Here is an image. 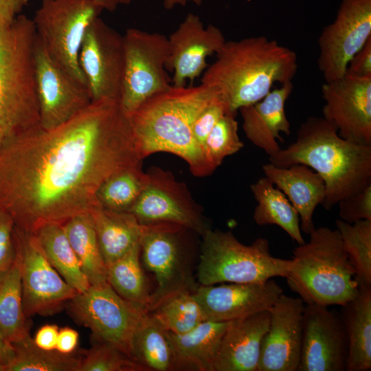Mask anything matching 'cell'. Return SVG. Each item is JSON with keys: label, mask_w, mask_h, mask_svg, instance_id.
Listing matches in <instances>:
<instances>
[{"label": "cell", "mask_w": 371, "mask_h": 371, "mask_svg": "<svg viewBox=\"0 0 371 371\" xmlns=\"http://www.w3.org/2000/svg\"><path fill=\"white\" fill-rule=\"evenodd\" d=\"M348 341L346 371L371 369V286H359L355 297L341 306Z\"/></svg>", "instance_id": "cell-25"}, {"label": "cell", "mask_w": 371, "mask_h": 371, "mask_svg": "<svg viewBox=\"0 0 371 371\" xmlns=\"http://www.w3.org/2000/svg\"><path fill=\"white\" fill-rule=\"evenodd\" d=\"M140 243L106 267L109 284L122 298L148 313L150 294L141 263Z\"/></svg>", "instance_id": "cell-33"}, {"label": "cell", "mask_w": 371, "mask_h": 371, "mask_svg": "<svg viewBox=\"0 0 371 371\" xmlns=\"http://www.w3.org/2000/svg\"><path fill=\"white\" fill-rule=\"evenodd\" d=\"M269 160L282 168L304 164L317 172L325 184L322 205L327 210L371 183V146L342 138L323 117L307 118L293 142Z\"/></svg>", "instance_id": "cell-4"}, {"label": "cell", "mask_w": 371, "mask_h": 371, "mask_svg": "<svg viewBox=\"0 0 371 371\" xmlns=\"http://www.w3.org/2000/svg\"><path fill=\"white\" fill-rule=\"evenodd\" d=\"M79 339L78 333L70 328L59 329L56 350L63 354H71L76 350Z\"/></svg>", "instance_id": "cell-45"}, {"label": "cell", "mask_w": 371, "mask_h": 371, "mask_svg": "<svg viewBox=\"0 0 371 371\" xmlns=\"http://www.w3.org/2000/svg\"><path fill=\"white\" fill-rule=\"evenodd\" d=\"M79 65L92 100H120L123 84V35L100 16L88 27L82 40Z\"/></svg>", "instance_id": "cell-16"}, {"label": "cell", "mask_w": 371, "mask_h": 371, "mask_svg": "<svg viewBox=\"0 0 371 371\" xmlns=\"http://www.w3.org/2000/svg\"><path fill=\"white\" fill-rule=\"evenodd\" d=\"M201 83L210 87L232 113L262 100L276 83L292 81L297 56L292 49L265 36L226 41Z\"/></svg>", "instance_id": "cell-2"}, {"label": "cell", "mask_w": 371, "mask_h": 371, "mask_svg": "<svg viewBox=\"0 0 371 371\" xmlns=\"http://www.w3.org/2000/svg\"><path fill=\"white\" fill-rule=\"evenodd\" d=\"M304 306L299 297L283 293L269 308L257 371H298Z\"/></svg>", "instance_id": "cell-19"}, {"label": "cell", "mask_w": 371, "mask_h": 371, "mask_svg": "<svg viewBox=\"0 0 371 371\" xmlns=\"http://www.w3.org/2000/svg\"><path fill=\"white\" fill-rule=\"evenodd\" d=\"M325 104L323 117L340 137L371 146V76L346 71L340 78L322 86Z\"/></svg>", "instance_id": "cell-17"}, {"label": "cell", "mask_w": 371, "mask_h": 371, "mask_svg": "<svg viewBox=\"0 0 371 371\" xmlns=\"http://www.w3.org/2000/svg\"><path fill=\"white\" fill-rule=\"evenodd\" d=\"M227 113L231 112L226 103L218 95L196 116L192 126V134L196 144L202 151L207 135L218 121Z\"/></svg>", "instance_id": "cell-41"}, {"label": "cell", "mask_w": 371, "mask_h": 371, "mask_svg": "<svg viewBox=\"0 0 371 371\" xmlns=\"http://www.w3.org/2000/svg\"><path fill=\"white\" fill-rule=\"evenodd\" d=\"M218 94L203 83L175 87L146 100L129 115L139 157L168 153L183 159L196 177L212 174L192 134L199 113Z\"/></svg>", "instance_id": "cell-3"}, {"label": "cell", "mask_w": 371, "mask_h": 371, "mask_svg": "<svg viewBox=\"0 0 371 371\" xmlns=\"http://www.w3.org/2000/svg\"><path fill=\"white\" fill-rule=\"evenodd\" d=\"M59 328L56 324H46L41 326L33 338L34 344L45 350H55Z\"/></svg>", "instance_id": "cell-44"}, {"label": "cell", "mask_w": 371, "mask_h": 371, "mask_svg": "<svg viewBox=\"0 0 371 371\" xmlns=\"http://www.w3.org/2000/svg\"><path fill=\"white\" fill-rule=\"evenodd\" d=\"M29 1V0H28ZM103 10L113 12L119 6L129 4L132 0H94Z\"/></svg>", "instance_id": "cell-48"}, {"label": "cell", "mask_w": 371, "mask_h": 371, "mask_svg": "<svg viewBox=\"0 0 371 371\" xmlns=\"http://www.w3.org/2000/svg\"><path fill=\"white\" fill-rule=\"evenodd\" d=\"M140 164L120 100H92L67 122L19 139L0 153V206L15 226L32 234L90 213L107 179Z\"/></svg>", "instance_id": "cell-1"}, {"label": "cell", "mask_w": 371, "mask_h": 371, "mask_svg": "<svg viewBox=\"0 0 371 371\" xmlns=\"http://www.w3.org/2000/svg\"><path fill=\"white\" fill-rule=\"evenodd\" d=\"M14 227L12 216L0 206V273L10 268L15 260Z\"/></svg>", "instance_id": "cell-42"}, {"label": "cell", "mask_w": 371, "mask_h": 371, "mask_svg": "<svg viewBox=\"0 0 371 371\" xmlns=\"http://www.w3.org/2000/svg\"><path fill=\"white\" fill-rule=\"evenodd\" d=\"M63 226L90 284L108 282L106 266L100 251L91 214L75 216L63 223Z\"/></svg>", "instance_id": "cell-31"}, {"label": "cell", "mask_w": 371, "mask_h": 371, "mask_svg": "<svg viewBox=\"0 0 371 371\" xmlns=\"http://www.w3.org/2000/svg\"><path fill=\"white\" fill-rule=\"evenodd\" d=\"M22 294L21 273L18 262L0 273V333L9 344L29 335Z\"/></svg>", "instance_id": "cell-32"}, {"label": "cell", "mask_w": 371, "mask_h": 371, "mask_svg": "<svg viewBox=\"0 0 371 371\" xmlns=\"http://www.w3.org/2000/svg\"><path fill=\"white\" fill-rule=\"evenodd\" d=\"M229 322L203 321L180 335L167 331L179 369L212 371L214 360Z\"/></svg>", "instance_id": "cell-27"}, {"label": "cell", "mask_w": 371, "mask_h": 371, "mask_svg": "<svg viewBox=\"0 0 371 371\" xmlns=\"http://www.w3.org/2000/svg\"><path fill=\"white\" fill-rule=\"evenodd\" d=\"M69 302L74 317L89 328L98 342L132 358L134 335L147 312L120 296L108 282L91 285Z\"/></svg>", "instance_id": "cell-10"}, {"label": "cell", "mask_w": 371, "mask_h": 371, "mask_svg": "<svg viewBox=\"0 0 371 371\" xmlns=\"http://www.w3.org/2000/svg\"><path fill=\"white\" fill-rule=\"evenodd\" d=\"M335 225L355 269L358 285L371 286V220L350 223L339 218Z\"/></svg>", "instance_id": "cell-36"}, {"label": "cell", "mask_w": 371, "mask_h": 371, "mask_svg": "<svg viewBox=\"0 0 371 371\" xmlns=\"http://www.w3.org/2000/svg\"><path fill=\"white\" fill-rule=\"evenodd\" d=\"M269 322V310L229 322L212 371H257Z\"/></svg>", "instance_id": "cell-22"}, {"label": "cell", "mask_w": 371, "mask_h": 371, "mask_svg": "<svg viewBox=\"0 0 371 371\" xmlns=\"http://www.w3.org/2000/svg\"><path fill=\"white\" fill-rule=\"evenodd\" d=\"M250 189L257 201L253 214L256 223L278 225L297 245L304 244L299 214L285 194L265 176L251 184Z\"/></svg>", "instance_id": "cell-28"}, {"label": "cell", "mask_w": 371, "mask_h": 371, "mask_svg": "<svg viewBox=\"0 0 371 371\" xmlns=\"http://www.w3.org/2000/svg\"><path fill=\"white\" fill-rule=\"evenodd\" d=\"M162 1L165 8L170 10L178 5H186L188 3L199 5L203 0H162Z\"/></svg>", "instance_id": "cell-49"}, {"label": "cell", "mask_w": 371, "mask_h": 371, "mask_svg": "<svg viewBox=\"0 0 371 371\" xmlns=\"http://www.w3.org/2000/svg\"><path fill=\"white\" fill-rule=\"evenodd\" d=\"M90 214L106 267L139 243L146 227L129 212L106 209L100 204Z\"/></svg>", "instance_id": "cell-26"}, {"label": "cell", "mask_w": 371, "mask_h": 371, "mask_svg": "<svg viewBox=\"0 0 371 371\" xmlns=\"http://www.w3.org/2000/svg\"><path fill=\"white\" fill-rule=\"evenodd\" d=\"M36 34L19 14L0 24V153L41 128L34 70Z\"/></svg>", "instance_id": "cell-5"}, {"label": "cell", "mask_w": 371, "mask_h": 371, "mask_svg": "<svg viewBox=\"0 0 371 371\" xmlns=\"http://www.w3.org/2000/svg\"><path fill=\"white\" fill-rule=\"evenodd\" d=\"M337 205L340 219L346 222L371 220V183L341 199Z\"/></svg>", "instance_id": "cell-40"}, {"label": "cell", "mask_w": 371, "mask_h": 371, "mask_svg": "<svg viewBox=\"0 0 371 371\" xmlns=\"http://www.w3.org/2000/svg\"><path fill=\"white\" fill-rule=\"evenodd\" d=\"M181 229L171 224L146 225L140 239L143 262L155 275L157 284L150 294L148 313L176 294L196 289L177 236Z\"/></svg>", "instance_id": "cell-13"}, {"label": "cell", "mask_w": 371, "mask_h": 371, "mask_svg": "<svg viewBox=\"0 0 371 371\" xmlns=\"http://www.w3.org/2000/svg\"><path fill=\"white\" fill-rule=\"evenodd\" d=\"M43 254L62 278L78 293L91 286L64 231L63 224H45L32 233Z\"/></svg>", "instance_id": "cell-29"}, {"label": "cell", "mask_w": 371, "mask_h": 371, "mask_svg": "<svg viewBox=\"0 0 371 371\" xmlns=\"http://www.w3.org/2000/svg\"><path fill=\"white\" fill-rule=\"evenodd\" d=\"M142 165L122 170L102 185L97 198L103 207L119 212H128L132 207L148 181Z\"/></svg>", "instance_id": "cell-35"}, {"label": "cell", "mask_w": 371, "mask_h": 371, "mask_svg": "<svg viewBox=\"0 0 371 371\" xmlns=\"http://www.w3.org/2000/svg\"><path fill=\"white\" fill-rule=\"evenodd\" d=\"M308 243L293 250L285 278L306 304L343 306L359 289L355 271L337 229L315 228Z\"/></svg>", "instance_id": "cell-6"}, {"label": "cell", "mask_w": 371, "mask_h": 371, "mask_svg": "<svg viewBox=\"0 0 371 371\" xmlns=\"http://www.w3.org/2000/svg\"><path fill=\"white\" fill-rule=\"evenodd\" d=\"M197 267L201 285L220 283H259L275 277L286 278L292 259L274 257L267 238L251 245L240 243L229 231L207 229Z\"/></svg>", "instance_id": "cell-7"}, {"label": "cell", "mask_w": 371, "mask_h": 371, "mask_svg": "<svg viewBox=\"0 0 371 371\" xmlns=\"http://www.w3.org/2000/svg\"><path fill=\"white\" fill-rule=\"evenodd\" d=\"M169 57L167 69L173 72L171 82L175 87L186 86L203 74L207 57L216 54L226 39L214 25L205 27L201 19L189 13L168 37Z\"/></svg>", "instance_id": "cell-21"}, {"label": "cell", "mask_w": 371, "mask_h": 371, "mask_svg": "<svg viewBox=\"0 0 371 371\" xmlns=\"http://www.w3.org/2000/svg\"><path fill=\"white\" fill-rule=\"evenodd\" d=\"M28 0H0V24L12 22L21 12Z\"/></svg>", "instance_id": "cell-46"}, {"label": "cell", "mask_w": 371, "mask_h": 371, "mask_svg": "<svg viewBox=\"0 0 371 371\" xmlns=\"http://www.w3.org/2000/svg\"><path fill=\"white\" fill-rule=\"evenodd\" d=\"M123 43L124 70L120 102L130 115L146 100L171 87L166 71L169 44L164 34L137 28L128 29Z\"/></svg>", "instance_id": "cell-9"}, {"label": "cell", "mask_w": 371, "mask_h": 371, "mask_svg": "<svg viewBox=\"0 0 371 371\" xmlns=\"http://www.w3.org/2000/svg\"><path fill=\"white\" fill-rule=\"evenodd\" d=\"M13 357L3 371H79L82 357L38 348L29 335L12 343Z\"/></svg>", "instance_id": "cell-34"}, {"label": "cell", "mask_w": 371, "mask_h": 371, "mask_svg": "<svg viewBox=\"0 0 371 371\" xmlns=\"http://www.w3.org/2000/svg\"><path fill=\"white\" fill-rule=\"evenodd\" d=\"M205 321L230 322L269 310L283 294L273 279L259 283L201 285L193 291Z\"/></svg>", "instance_id": "cell-20"}, {"label": "cell", "mask_w": 371, "mask_h": 371, "mask_svg": "<svg viewBox=\"0 0 371 371\" xmlns=\"http://www.w3.org/2000/svg\"><path fill=\"white\" fill-rule=\"evenodd\" d=\"M262 171L280 190L297 210L301 230L309 234L315 227L313 214L325 197V184L321 176L304 164L282 168L267 163Z\"/></svg>", "instance_id": "cell-24"}, {"label": "cell", "mask_w": 371, "mask_h": 371, "mask_svg": "<svg viewBox=\"0 0 371 371\" xmlns=\"http://www.w3.org/2000/svg\"><path fill=\"white\" fill-rule=\"evenodd\" d=\"M346 71L361 77L371 76V38L350 59Z\"/></svg>", "instance_id": "cell-43"}, {"label": "cell", "mask_w": 371, "mask_h": 371, "mask_svg": "<svg viewBox=\"0 0 371 371\" xmlns=\"http://www.w3.org/2000/svg\"><path fill=\"white\" fill-rule=\"evenodd\" d=\"M147 173V185L128 212L144 225L171 224L202 236L209 227L186 184L158 167Z\"/></svg>", "instance_id": "cell-12"}, {"label": "cell", "mask_w": 371, "mask_h": 371, "mask_svg": "<svg viewBox=\"0 0 371 371\" xmlns=\"http://www.w3.org/2000/svg\"><path fill=\"white\" fill-rule=\"evenodd\" d=\"M14 238L25 316L56 313L78 292L49 263L32 234L15 226Z\"/></svg>", "instance_id": "cell-11"}, {"label": "cell", "mask_w": 371, "mask_h": 371, "mask_svg": "<svg viewBox=\"0 0 371 371\" xmlns=\"http://www.w3.org/2000/svg\"><path fill=\"white\" fill-rule=\"evenodd\" d=\"M292 81L271 90L262 100L239 109L246 137L256 146L271 156L281 149L280 133L291 134V124L285 105L292 93Z\"/></svg>", "instance_id": "cell-23"}, {"label": "cell", "mask_w": 371, "mask_h": 371, "mask_svg": "<svg viewBox=\"0 0 371 371\" xmlns=\"http://www.w3.org/2000/svg\"><path fill=\"white\" fill-rule=\"evenodd\" d=\"M148 313L164 330L176 335L186 333L205 321L193 291L176 294Z\"/></svg>", "instance_id": "cell-37"}, {"label": "cell", "mask_w": 371, "mask_h": 371, "mask_svg": "<svg viewBox=\"0 0 371 371\" xmlns=\"http://www.w3.org/2000/svg\"><path fill=\"white\" fill-rule=\"evenodd\" d=\"M13 348L0 333V371L9 364L13 357Z\"/></svg>", "instance_id": "cell-47"}, {"label": "cell", "mask_w": 371, "mask_h": 371, "mask_svg": "<svg viewBox=\"0 0 371 371\" xmlns=\"http://www.w3.org/2000/svg\"><path fill=\"white\" fill-rule=\"evenodd\" d=\"M102 11L94 0H42L32 19L36 38L50 57L87 87L79 53L88 27Z\"/></svg>", "instance_id": "cell-8"}, {"label": "cell", "mask_w": 371, "mask_h": 371, "mask_svg": "<svg viewBox=\"0 0 371 371\" xmlns=\"http://www.w3.org/2000/svg\"><path fill=\"white\" fill-rule=\"evenodd\" d=\"M348 341L339 314L327 306L306 304L298 371H344Z\"/></svg>", "instance_id": "cell-18"}, {"label": "cell", "mask_w": 371, "mask_h": 371, "mask_svg": "<svg viewBox=\"0 0 371 371\" xmlns=\"http://www.w3.org/2000/svg\"><path fill=\"white\" fill-rule=\"evenodd\" d=\"M371 38V0H341L335 20L318 38V68L325 82L341 78L352 56Z\"/></svg>", "instance_id": "cell-14"}, {"label": "cell", "mask_w": 371, "mask_h": 371, "mask_svg": "<svg viewBox=\"0 0 371 371\" xmlns=\"http://www.w3.org/2000/svg\"><path fill=\"white\" fill-rule=\"evenodd\" d=\"M79 371H146L117 348L98 342L82 357Z\"/></svg>", "instance_id": "cell-39"}, {"label": "cell", "mask_w": 371, "mask_h": 371, "mask_svg": "<svg viewBox=\"0 0 371 371\" xmlns=\"http://www.w3.org/2000/svg\"><path fill=\"white\" fill-rule=\"evenodd\" d=\"M34 70L43 129L60 125L92 102L89 87L52 59L36 38Z\"/></svg>", "instance_id": "cell-15"}, {"label": "cell", "mask_w": 371, "mask_h": 371, "mask_svg": "<svg viewBox=\"0 0 371 371\" xmlns=\"http://www.w3.org/2000/svg\"><path fill=\"white\" fill-rule=\"evenodd\" d=\"M235 114H225L212 129L203 146L205 161L212 173L225 158L238 153L244 144L238 135Z\"/></svg>", "instance_id": "cell-38"}, {"label": "cell", "mask_w": 371, "mask_h": 371, "mask_svg": "<svg viewBox=\"0 0 371 371\" xmlns=\"http://www.w3.org/2000/svg\"><path fill=\"white\" fill-rule=\"evenodd\" d=\"M132 358L146 371L180 370L167 331L148 313L144 316L135 333Z\"/></svg>", "instance_id": "cell-30"}]
</instances>
